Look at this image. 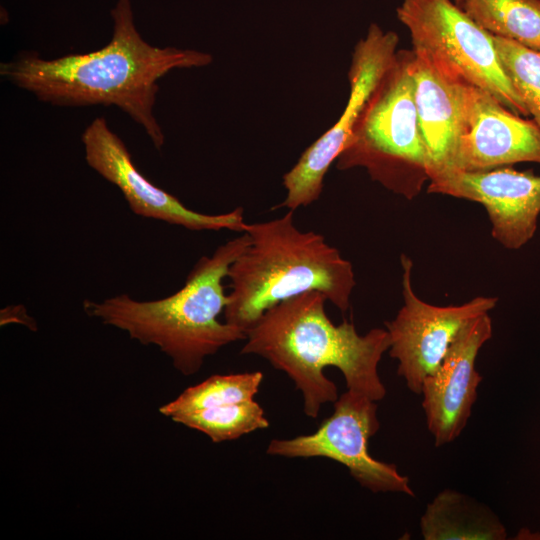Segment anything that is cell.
Here are the masks:
<instances>
[{"label": "cell", "instance_id": "1", "mask_svg": "<svg viewBox=\"0 0 540 540\" xmlns=\"http://www.w3.org/2000/svg\"><path fill=\"white\" fill-rule=\"evenodd\" d=\"M110 14L113 34L101 49L55 59L21 52L0 64V75L53 105L116 106L161 150L165 136L153 113L159 79L174 69L207 66L213 58L206 52L146 42L134 24L130 0H117Z\"/></svg>", "mask_w": 540, "mask_h": 540}, {"label": "cell", "instance_id": "2", "mask_svg": "<svg viewBox=\"0 0 540 540\" xmlns=\"http://www.w3.org/2000/svg\"><path fill=\"white\" fill-rule=\"evenodd\" d=\"M327 298L310 291L268 309L246 331L241 354H253L283 371L303 396L306 416L317 418L321 407L339 395L323 370L336 367L347 389L373 401L386 395L378 364L390 347L388 331L372 328L360 335L353 323L334 324L327 316Z\"/></svg>", "mask_w": 540, "mask_h": 540}, {"label": "cell", "instance_id": "3", "mask_svg": "<svg viewBox=\"0 0 540 540\" xmlns=\"http://www.w3.org/2000/svg\"><path fill=\"white\" fill-rule=\"evenodd\" d=\"M250 243L243 232L202 256L177 292L157 300L138 301L119 294L102 301L84 300V312L106 325L125 331L143 345H155L184 376L197 373L205 358L246 332L218 320L228 304L223 280L231 264Z\"/></svg>", "mask_w": 540, "mask_h": 540}, {"label": "cell", "instance_id": "4", "mask_svg": "<svg viewBox=\"0 0 540 540\" xmlns=\"http://www.w3.org/2000/svg\"><path fill=\"white\" fill-rule=\"evenodd\" d=\"M250 243L231 264L224 321L250 329L271 307L318 291L345 313L356 285L353 267L324 236L301 231L293 211L269 221L246 224Z\"/></svg>", "mask_w": 540, "mask_h": 540}, {"label": "cell", "instance_id": "5", "mask_svg": "<svg viewBox=\"0 0 540 540\" xmlns=\"http://www.w3.org/2000/svg\"><path fill=\"white\" fill-rule=\"evenodd\" d=\"M412 59V51H397L336 160L337 169L364 168L373 181L409 200L429 181Z\"/></svg>", "mask_w": 540, "mask_h": 540}, {"label": "cell", "instance_id": "6", "mask_svg": "<svg viewBox=\"0 0 540 540\" xmlns=\"http://www.w3.org/2000/svg\"><path fill=\"white\" fill-rule=\"evenodd\" d=\"M397 16L410 32L412 51L445 79L480 88L516 115H529L502 65L493 35L452 0H403Z\"/></svg>", "mask_w": 540, "mask_h": 540}, {"label": "cell", "instance_id": "7", "mask_svg": "<svg viewBox=\"0 0 540 540\" xmlns=\"http://www.w3.org/2000/svg\"><path fill=\"white\" fill-rule=\"evenodd\" d=\"M333 405V413L315 432L290 439H273L266 453L286 458H328L344 465L350 475L371 492H395L414 497L408 477L402 475L395 464L379 461L368 451L369 439L380 428L376 401L347 389Z\"/></svg>", "mask_w": 540, "mask_h": 540}, {"label": "cell", "instance_id": "8", "mask_svg": "<svg viewBox=\"0 0 540 540\" xmlns=\"http://www.w3.org/2000/svg\"><path fill=\"white\" fill-rule=\"evenodd\" d=\"M398 36L372 24L365 38L355 46L348 79L350 95L336 123L312 143L297 163L283 176L286 198L277 207L294 211L317 201L324 177L344 149L355 124L378 83L393 64Z\"/></svg>", "mask_w": 540, "mask_h": 540}, {"label": "cell", "instance_id": "9", "mask_svg": "<svg viewBox=\"0 0 540 540\" xmlns=\"http://www.w3.org/2000/svg\"><path fill=\"white\" fill-rule=\"evenodd\" d=\"M400 261L403 305L392 320L385 322L390 337L387 352L397 360V374L408 389L420 395L424 379L439 367L461 329L494 309L498 299L477 296L460 305L429 304L413 290L412 260L402 254Z\"/></svg>", "mask_w": 540, "mask_h": 540}, {"label": "cell", "instance_id": "10", "mask_svg": "<svg viewBox=\"0 0 540 540\" xmlns=\"http://www.w3.org/2000/svg\"><path fill=\"white\" fill-rule=\"evenodd\" d=\"M81 141L88 166L121 191L134 214L191 231H245L242 207L224 214H203L152 184L137 169L125 143L105 118H95L83 131Z\"/></svg>", "mask_w": 540, "mask_h": 540}, {"label": "cell", "instance_id": "11", "mask_svg": "<svg viewBox=\"0 0 540 540\" xmlns=\"http://www.w3.org/2000/svg\"><path fill=\"white\" fill-rule=\"evenodd\" d=\"M428 193L480 203L486 210L491 235L506 249L527 244L540 215V175L510 166L489 170L446 169L429 178Z\"/></svg>", "mask_w": 540, "mask_h": 540}, {"label": "cell", "instance_id": "12", "mask_svg": "<svg viewBox=\"0 0 540 540\" xmlns=\"http://www.w3.org/2000/svg\"><path fill=\"white\" fill-rule=\"evenodd\" d=\"M455 84L460 135L448 169L480 171L518 162L540 164V129L533 120L516 115L480 88Z\"/></svg>", "mask_w": 540, "mask_h": 540}, {"label": "cell", "instance_id": "13", "mask_svg": "<svg viewBox=\"0 0 540 540\" xmlns=\"http://www.w3.org/2000/svg\"><path fill=\"white\" fill-rule=\"evenodd\" d=\"M492 337L489 313L472 319L458 333L436 371L422 384V408L436 447L451 443L467 425L482 381L475 368L482 346Z\"/></svg>", "mask_w": 540, "mask_h": 540}, {"label": "cell", "instance_id": "14", "mask_svg": "<svg viewBox=\"0 0 540 540\" xmlns=\"http://www.w3.org/2000/svg\"><path fill=\"white\" fill-rule=\"evenodd\" d=\"M413 52V51H412ZM413 76L419 126L428 154V177L451 167L460 135L456 84L413 52Z\"/></svg>", "mask_w": 540, "mask_h": 540}, {"label": "cell", "instance_id": "15", "mask_svg": "<svg viewBox=\"0 0 540 540\" xmlns=\"http://www.w3.org/2000/svg\"><path fill=\"white\" fill-rule=\"evenodd\" d=\"M420 530L425 540H503L507 536L488 506L449 488L428 503Z\"/></svg>", "mask_w": 540, "mask_h": 540}, {"label": "cell", "instance_id": "16", "mask_svg": "<svg viewBox=\"0 0 540 540\" xmlns=\"http://www.w3.org/2000/svg\"><path fill=\"white\" fill-rule=\"evenodd\" d=\"M490 34L540 52V0H454Z\"/></svg>", "mask_w": 540, "mask_h": 540}, {"label": "cell", "instance_id": "17", "mask_svg": "<svg viewBox=\"0 0 540 540\" xmlns=\"http://www.w3.org/2000/svg\"><path fill=\"white\" fill-rule=\"evenodd\" d=\"M262 381L260 371L212 375L185 389L177 398L161 406L159 412L171 418L180 413L252 400Z\"/></svg>", "mask_w": 540, "mask_h": 540}, {"label": "cell", "instance_id": "18", "mask_svg": "<svg viewBox=\"0 0 540 540\" xmlns=\"http://www.w3.org/2000/svg\"><path fill=\"white\" fill-rule=\"evenodd\" d=\"M171 419L204 433L214 443L235 440L270 425L263 408L254 399L180 413Z\"/></svg>", "mask_w": 540, "mask_h": 540}, {"label": "cell", "instance_id": "19", "mask_svg": "<svg viewBox=\"0 0 540 540\" xmlns=\"http://www.w3.org/2000/svg\"><path fill=\"white\" fill-rule=\"evenodd\" d=\"M493 39L507 75L540 129V53L502 37Z\"/></svg>", "mask_w": 540, "mask_h": 540}, {"label": "cell", "instance_id": "20", "mask_svg": "<svg viewBox=\"0 0 540 540\" xmlns=\"http://www.w3.org/2000/svg\"><path fill=\"white\" fill-rule=\"evenodd\" d=\"M540 53V52H539Z\"/></svg>", "mask_w": 540, "mask_h": 540}]
</instances>
